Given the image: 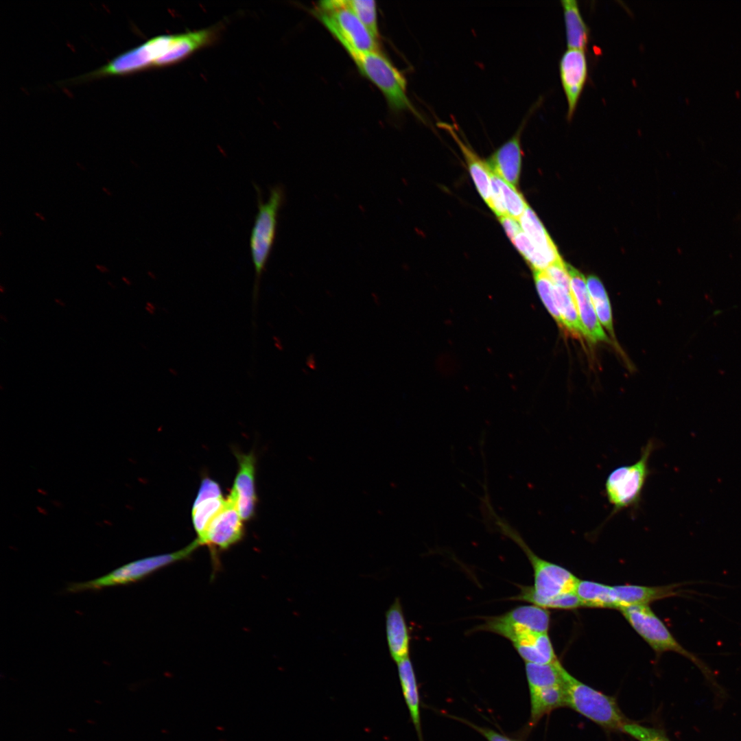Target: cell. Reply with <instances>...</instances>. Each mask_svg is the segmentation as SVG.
Returning a JSON list of instances; mask_svg holds the SVG:
<instances>
[{
  "label": "cell",
  "mask_w": 741,
  "mask_h": 741,
  "mask_svg": "<svg viewBox=\"0 0 741 741\" xmlns=\"http://www.w3.org/2000/svg\"><path fill=\"white\" fill-rule=\"evenodd\" d=\"M54 301L60 306L64 307L66 305V303L59 298H55Z\"/></svg>",
  "instance_id": "f35d334b"
},
{
  "label": "cell",
  "mask_w": 741,
  "mask_h": 741,
  "mask_svg": "<svg viewBox=\"0 0 741 741\" xmlns=\"http://www.w3.org/2000/svg\"><path fill=\"white\" fill-rule=\"evenodd\" d=\"M518 221L522 231L550 264L562 259L543 224L529 206Z\"/></svg>",
  "instance_id": "7402d4cb"
},
{
  "label": "cell",
  "mask_w": 741,
  "mask_h": 741,
  "mask_svg": "<svg viewBox=\"0 0 741 741\" xmlns=\"http://www.w3.org/2000/svg\"><path fill=\"white\" fill-rule=\"evenodd\" d=\"M437 125L445 130L454 139L461 150L470 174L473 178L478 193L482 198L491 207V170L486 162H484L473 150L460 138L455 126L446 122H439Z\"/></svg>",
  "instance_id": "ac0fdd59"
},
{
  "label": "cell",
  "mask_w": 741,
  "mask_h": 741,
  "mask_svg": "<svg viewBox=\"0 0 741 741\" xmlns=\"http://www.w3.org/2000/svg\"><path fill=\"white\" fill-rule=\"evenodd\" d=\"M484 521L515 542L524 552L534 570V585L522 587L515 600L530 602L545 609L548 602L558 596L574 592L578 582L572 572L565 568L545 561L534 554L526 543L519 532L508 521L499 516L488 495L481 499Z\"/></svg>",
  "instance_id": "6da1fadb"
},
{
  "label": "cell",
  "mask_w": 741,
  "mask_h": 741,
  "mask_svg": "<svg viewBox=\"0 0 741 741\" xmlns=\"http://www.w3.org/2000/svg\"><path fill=\"white\" fill-rule=\"evenodd\" d=\"M159 52L153 39L115 58L107 64L79 78L81 80L111 75H124L154 67Z\"/></svg>",
  "instance_id": "7c38bea8"
},
{
  "label": "cell",
  "mask_w": 741,
  "mask_h": 741,
  "mask_svg": "<svg viewBox=\"0 0 741 741\" xmlns=\"http://www.w3.org/2000/svg\"><path fill=\"white\" fill-rule=\"evenodd\" d=\"M622 731L639 741H670L661 731L637 724L628 722Z\"/></svg>",
  "instance_id": "836d02e7"
},
{
  "label": "cell",
  "mask_w": 741,
  "mask_h": 741,
  "mask_svg": "<svg viewBox=\"0 0 741 741\" xmlns=\"http://www.w3.org/2000/svg\"><path fill=\"white\" fill-rule=\"evenodd\" d=\"M347 53L360 73L383 93L392 110H409L424 121L423 117L408 97L405 77L379 50L366 52L349 51Z\"/></svg>",
  "instance_id": "7a4b0ae2"
},
{
  "label": "cell",
  "mask_w": 741,
  "mask_h": 741,
  "mask_svg": "<svg viewBox=\"0 0 741 741\" xmlns=\"http://www.w3.org/2000/svg\"><path fill=\"white\" fill-rule=\"evenodd\" d=\"M226 502L220 484L210 478H203L191 510L192 524L200 545L211 522L223 509Z\"/></svg>",
  "instance_id": "4fadbf2b"
},
{
  "label": "cell",
  "mask_w": 741,
  "mask_h": 741,
  "mask_svg": "<svg viewBox=\"0 0 741 741\" xmlns=\"http://www.w3.org/2000/svg\"><path fill=\"white\" fill-rule=\"evenodd\" d=\"M257 193V213L250 237V250L255 270L253 304L258 301L261 277L265 270L274 242L278 213L285 199L283 187L276 185L270 189L268 200L263 202L260 191Z\"/></svg>",
  "instance_id": "3957f363"
},
{
  "label": "cell",
  "mask_w": 741,
  "mask_h": 741,
  "mask_svg": "<svg viewBox=\"0 0 741 741\" xmlns=\"http://www.w3.org/2000/svg\"><path fill=\"white\" fill-rule=\"evenodd\" d=\"M107 283L112 288H113V289L116 288V286L114 284H113L110 281H108Z\"/></svg>",
  "instance_id": "ee69618b"
},
{
  "label": "cell",
  "mask_w": 741,
  "mask_h": 741,
  "mask_svg": "<svg viewBox=\"0 0 741 741\" xmlns=\"http://www.w3.org/2000/svg\"><path fill=\"white\" fill-rule=\"evenodd\" d=\"M95 267L99 272H101L102 273L109 272H110V270L108 268H106V266H103V265H100V264L97 263V264H95Z\"/></svg>",
  "instance_id": "74e56055"
},
{
  "label": "cell",
  "mask_w": 741,
  "mask_h": 741,
  "mask_svg": "<svg viewBox=\"0 0 741 741\" xmlns=\"http://www.w3.org/2000/svg\"><path fill=\"white\" fill-rule=\"evenodd\" d=\"M511 241L533 271H544L550 266L548 260L522 231Z\"/></svg>",
  "instance_id": "1f68e13d"
},
{
  "label": "cell",
  "mask_w": 741,
  "mask_h": 741,
  "mask_svg": "<svg viewBox=\"0 0 741 741\" xmlns=\"http://www.w3.org/2000/svg\"><path fill=\"white\" fill-rule=\"evenodd\" d=\"M558 311L562 318L565 330L574 336H585L584 330L580 321L574 295L570 285V279L560 282H552Z\"/></svg>",
  "instance_id": "484cf974"
},
{
  "label": "cell",
  "mask_w": 741,
  "mask_h": 741,
  "mask_svg": "<svg viewBox=\"0 0 741 741\" xmlns=\"http://www.w3.org/2000/svg\"><path fill=\"white\" fill-rule=\"evenodd\" d=\"M386 631L392 659L398 663L409 658L410 635L398 598L395 600L386 613Z\"/></svg>",
  "instance_id": "d6986e66"
},
{
  "label": "cell",
  "mask_w": 741,
  "mask_h": 741,
  "mask_svg": "<svg viewBox=\"0 0 741 741\" xmlns=\"http://www.w3.org/2000/svg\"><path fill=\"white\" fill-rule=\"evenodd\" d=\"M121 279H122V281H123L124 282H125V283H126V284H127L128 285H130L131 284V281H129V279H128V278H126V277H121Z\"/></svg>",
  "instance_id": "60d3db41"
},
{
  "label": "cell",
  "mask_w": 741,
  "mask_h": 741,
  "mask_svg": "<svg viewBox=\"0 0 741 741\" xmlns=\"http://www.w3.org/2000/svg\"><path fill=\"white\" fill-rule=\"evenodd\" d=\"M499 220L508 237L512 240L522 230L519 221L509 215L499 217Z\"/></svg>",
  "instance_id": "d590c367"
},
{
  "label": "cell",
  "mask_w": 741,
  "mask_h": 741,
  "mask_svg": "<svg viewBox=\"0 0 741 741\" xmlns=\"http://www.w3.org/2000/svg\"><path fill=\"white\" fill-rule=\"evenodd\" d=\"M582 607L619 609L613 586L579 580L574 590Z\"/></svg>",
  "instance_id": "4316f807"
},
{
  "label": "cell",
  "mask_w": 741,
  "mask_h": 741,
  "mask_svg": "<svg viewBox=\"0 0 741 741\" xmlns=\"http://www.w3.org/2000/svg\"><path fill=\"white\" fill-rule=\"evenodd\" d=\"M534 279L538 294L545 308L560 327L565 329L551 280L544 271H534Z\"/></svg>",
  "instance_id": "4dcf8cb0"
},
{
  "label": "cell",
  "mask_w": 741,
  "mask_h": 741,
  "mask_svg": "<svg viewBox=\"0 0 741 741\" xmlns=\"http://www.w3.org/2000/svg\"><path fill=\"white\" fill-rule=\"evenodd\" d=\"M491 170V169H490ZM491 205L490 209L499 217L508 215L501 189L491 171Z\"/></svg>",
  "instance_id": "e575fe53"
},
{
  "label": "cell",
  "mask_w": 741,
  "mask_h": 741,
  "mask_svg": "<svg viewBox=\"0 0 741 741\" xmlns=\"http://www.w3.org/2000/svg\"><path fill=\"white\" fill-rule=\"evenodd\" d=\"M217 33V28L211 27L174 34L169 49L156 60L154 67H169L185 60L197 51L213 44Z\"/></svg>",
  "instance_id": "e0dca14e"
},
{
  "label": "cell",
  "mask_w": 741,
  "mask_h": 741,
  "mask_svg": "<svg viewBox=\"0 0 741 741\" xmlns=\"http://www.w3.org/2000/svg\"><path fill=\"white\" fill-rule=\"evenodd\" d=\"M530 725L555 709L567 706V694L563 685L530 690Z\"/></svg>",
  "instance_id": "cb8c5ba5"
},
{
  "label": "cell",
  "mask_w": 741,
  "mask_h": 741,
  "mask_svg": "<svg viewBox=\"0 0 741 741\" xmlns=\"http://www.w3.org/2000/svg\"><path fill=\"white\" fill-rule=\"evenodd\" d=\"M34 215L36 216H37L38 217H39L40 219V220H42V221H45L46 220L45 217L40 213L36 212V213H34Z\"/></svg>",
  "instance_id": "ab89813d"
},
{
  "label": "cell",
  "mask_w": 741,
  "mask_h": 741,
  "mask_svg": "<svg viewBox=\"0 0 741 741\" xmlns=\"http://www.w3.org/2000/svg\"><path fill=\"white\" fill-rule=\"evenodd\" d=\"M491 173L501 189L508 215L518 221L528 207L524 196L515 186L492 171Z\"/></svg>",
  "instance_id": "f546056e"
},
{
  "label": "cell",
  "mask_w": 741,
  "mask_h": 741,
  "mask_svg": "<svg viewBox=\"0 0 741 741\" xmlns=\"http://www.w3.org/2000/svg\"><path fill=\"white\" fill-rule=\"evenodd\" d=\"M655 447V441L650 439L642 447L637 461L618 467L609 473L604 484L605 495L612 506L609 519L626 509L636 510L640 505L645 484L651 473L649 460Z\"/></svg>",
  "instance_id": "277c9868"
},
{
  "label": "cell",
  "mask_w": 741,
  "mask_h": 741,
  "mask_svg": "<svg viewBox=\"0 0 741 741\" xmlns=\"http://www.w3.org/2000/svg\"><path fill=\"white\" fill-rule=\"evenodd\" d=\"M464 722L481 733L488 741H516L491 729L481 727L470 723L468 721H464Z\"/></svg>",
  "instance_id": "8d00e7d4"
},
{
  "label": "cell",
  "mask_w": 741,
  "mask_h": 741,
  "mask_svg": "<svg viewBox=\"0 0 741 741\" xmlns=\"http://www.w3.org/2000/svg\"><path fill=\"white\" fill-rule=\"evenodd\" d=\"M567 268L585 337L592 342H609L596 316L583 274L569 264H567Z\"/></svg>",
  "instance_id": "5bb4252c"
},
{
  "label": "cell",
  "mask_w": 741,
  "mask_h": 741,
  "mask_svg": "<svg viewBox=\"0 0 741 741\" xmlns=\"http://www.w3.org/2000/svg\"><path fill=\"white\" fill-rule=\"evenodd\" d=\"M563 669L558 660L545 664L526 663L525 670L529 690L563 685Z\"/></svg>",
  "instance_id": "83f0119b"
},
{
  "label": "cell",
  "mask_w": 741,
  "mask_h": 741,
  "mask_svg": "<svg viewBox=\"0 0 741 741\" xmlns=\"http://www.w3.org/2000/svg\"><path fill=\"white\" fill-rule=\"evenodd\" d=\"M586 283L600 323L613 336V327L611 307L602 283L597 277L590 275L587 277Z\"/></svg>",
  "instance_id": "f1b7e54d"
},
{
  "label": "cell",
  "mask_w": 741,
  "mask_h": 741,
  "mask_svg": "<svg viewBox=\"0 0 741 741\" xmlns=\"http://www.w3.org/2000/svg\"><path fill=\"white\" fill-rule=\"evenodd\" d=\"M561 3L568 49L585 50L589 40V30L581 14L578 1L563 0Z\"/></svg>",
  "instance_id": "603a6c76"
},
{
  "label": "cell",
  "mask_w": 741,
  "mask_h": 741,
  "mask_svg": "<svg viewBox=\"0 0 741 741\" xmlns=\"http://www.w3.org/2000/svg\"><path fill=\"white\" fill-rule=\"evenodd\" d=\"M526 119L522 121L510 139L497 149L486 162L490 169L515 186L518 184L522 161L521 134Z\"/></svg>",
  "instance_id": "2e32d148"
},
{
  "label": "cell",
  "mask_w": 741,
  "mask_h": 741,
  "mask_svg": "<svg viewBox=\"0 0 741 741\" xmlns=\"http://www.w3.org/2000/svg\"><path fill=\"white\" fill-rule=\"evenodd\" d=\"M560 78L567 103V119L575 113L588 76L585 50L568 49L559 62Z\"/></svg>",
  "instance_id": "8fae6325"
},
{
  "label": "cell",
  "mask_w": 741,
  "mask_h": 741,
  "mask_svg": "<svg viewBox=\"0 0 741 741\" xmlns=\"http://www.w3.org/2000/svg\"><path fill=\"white\" fill-rule=\"evenodd\" d=\"M346 5L366 26L373 36L378 40L377 5L375 1L349 0Z\"/></svg>",
  "instance_id": "d6a6232c"
},
{
  "label": "cell",
  "mask_w": 741,
  "mask_h": 741,
  "mask_svg": "<svg viewBox=\"0 0 741 741\" xmlns=\"http://www.w3.org/2000/svg\"><path fill=\"white\" fill-rule=\"evenodd\" d=\"M199 546L196 539L179 550L137 560L100 578L70 584L69 592L97 590L107 587L136 582L172 563L187 558Z\"/></svg>",
  "instance_id": "52a82bcc"
},
{
  "label": "cell",
  "mask_w": 741,
  "mask_h": 741,
  "mask_svg": "<svg viewBox=\"0 0 741 741\" xmlns=\"http://www.w3.org/2000/svg\"><path fill=\"white\" fill-rule=\"evenodd\" d=\"M0 317H1V320H3L4 322H8L7 317L5 316H4L3 314H1Z\"/></svg>",
  "instance_id": "7bdbcfd3"
},
{
  "label": "cell",
  "mask_w": 741,
  "mask_h": 741,
  "mask_svg": "<svg viewBox=\"0 0 741 741\" xmlns=\"http://www.w3.org/2000/svg\"><path fill=\"white\" fill-rule=\"evenodd\" d=\"M397 668L402 693L411 720L417 731L420 741H423L421 729L419 694L412 664L409 658H407L397 663Z\"/></svg>",
  "instance_id": "d4e9b609"
},
{
  "label": "cell",
  "mask_w": 741,
  "mask_h": 741,
  "mask_svg": "<svg viewBox=\"0 0 741 741\" xmlns=\"http://www.w3.org/2000/svg\"><path fill=\"white\" fill-rule=\"evenodd\" d=\"M238 470L231 491L237 510L244 521L252 518L257 504L255 491V457L252 452H235Z\"/></svg>",
  "instance_id": "9a60e30c"
},
{
  "label": "cell",
  "mask_w": 741,
  "mask_h": 741,
  "mask_svg": "<svg viewBox=\"0 0 741 741\" xmlns=\"http://www.w3.org/2000/svg\"><path fill=\"white\" fill-rule=\"evenodd\" d=\"M681 583L659 587L625 585L613 586V589L620 609L631 605H648L658 600L681 596Z\"/></svg>",
  "instance_id": "ffe728a7"
},
{
  "label": "cell",
  "mask_w": 741,
  "mask_h": 741,
  "mask_svg": "<svg viewBox=\"0 0 741 741\" xmlns=\"http://www.w3.org/2000/svg\"><path fill=\"white\" fill-rule=\"evenodd\" d=\"M563 685L567 707L610 730H622L628 720L613 697L596 690L572 676L565 668Z\"/></svg>",
  "instance_id": "5b68a950"
},
{
  "label": "cell",
  "mask_w": 741,
  "mask_h": 741,
  "mask_svg": "<svg viewBox=\"0 0 741 741\" xmlns=\"http://www.w3.org/2000/svg\"><path fill=\"white\" fill-rule=\"evenodd\" d=\"M102 190L106 193V195L109 196H111L113 195V193L104 187H102Z\"/></svg>",
  "instance_id": "b9f144b4"
},
{
  "label": "cell",
  "mask_w": 741,
  "mask_h": 741,
  "mask_svg": "<svg viewBox=\"0 0 741 741\" xmlns=\"http://www.w3.org/2000/svg\"><path fill=\"white\" fill-rule=\"evenodd\" d=\"M315 15L346 52L379 50L378 40L347 7L346 1H320Z\"/></svg>",
  "instance_id": "8992f818"
},
{
  "label": "cell",
  "mask_w": 741,
  "mask_h": 741,
  "mask_svg": "<svg viewBox=\"0 0 741 741\" xmlns=\"http://www.w3.org/2000/svg\"><path fill=\"white\" fill-rule=\"evenodd\" d=\"M0 292H1V293H2V294H3V293L5 292V288H4V287L3 286V285H0Z\"/></svg>",
  "instance_id": "f6af8a7d"
},
{
  "label": "cell",
  "mask_w": 741,
  "mask_h": 741,
  "mask_svg": "<svg viewBox=\"0 0 741 741\" xmlns=\"http://www.w3.org/2000/svg\"><path fill=\"white\" fill-rule=\"evenodd\" d=\"M619 610L631 626L655 652L658 654L666 652L678 653L690 660L709 677L710 670L707 666L675 639L648 605H631L623 607Z\"/></svg>",
  "instance_id": "ba28073f"
},
{
  "label": "cell",
  "mask_w": 741,
  "mask_h": 741,
  "mask_svg": "<svg viewBox=\"0 0 741 741\" xmlns=\"http://www.w3.org/2000/svg\"><path fill=\"white\" fill-rule=\"evenodd\" d=\"M243 521L230 493L224 507L209 526L201 545H206L213 552L228 549L242 539Z\"/></svg>",
  "instance_id": "30bf717a"
},
{
  "label": "cell",
  "mask_w": 741,
  "mask_h": 741,
  "mask_svg": "<svg viewBox=\"0 0 741 741\" xmlns=\"http://www.w3.org/2000/svg\"><path fill=\"white\" fill-rule=\"evenodd\" d=\"M550 622L547 609L534 604L523 605L505 614L488 618L478 630L494 633L513 642L528 633H548Z\"/></svg>",
  "instance_id": "9c48e42d"
},
{
  "label": "cell",
  "mask_w": 741,
  "mask_h": 741,
  "mask_svg": "<svg viewBox=\"0 0 741 741\" xmlns=\"http://www.w3.org/2000/svg\"><path fill=\"white\" fill-rule=\"evenodd\" d=\"M512 643L525 663L545 664L558 660L548 633H528Z\"/></svg>",
  "instance_id": "44dd1931"
}]
</instances>
